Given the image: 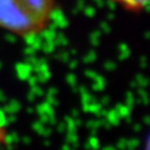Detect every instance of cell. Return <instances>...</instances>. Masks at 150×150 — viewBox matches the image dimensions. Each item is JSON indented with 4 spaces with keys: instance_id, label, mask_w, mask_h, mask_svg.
I'll list each match as a JSON object with an SVG mask.
<instances>
[{
    "instance_id": "obj_1",
    "label": "cell",
    "mask_w": 150,
    "mask_h": 150,
    "mask_svg": "<svg viewBox=\"0 0 150 150\" xmlns=\"http://www.w3.org/2000/svg\"><path fill=\"white\" fill-rule=\"evenodd\" d=\"M58 10L57 0H0V29L22 39L48 30Z\"/></svg>"
},
{
    "instance_id": "obj_2",
    "label": "cell",
    "mask_w": 150,
    "mask_h": 150,
    "mask_svg": "<svg viewBox=\"0 0 150 150\" xmlns=\"http://www.w3.org/2000/svg\"><path fill=\"white\" fill-rule=\"evenodd\" d=\"M128 12L139 13L150 7V0H109Z\"/></svg>"
},
{
    "instance_id": "obj_3",
    "label": "cell",
    "mask_w": 150,
    "mask_h": 150,
    "mask_svg": "<svg viewBox=\"0 0 150 150\" xmlns=\"http://www.w3.org/2000/svg\"><path fill=\"white\" fill-rule=\"evenodd\" d=\"M145 150H150V134H149V136L147 137V140H146Z\"/></svg>"
}]
</instances>
